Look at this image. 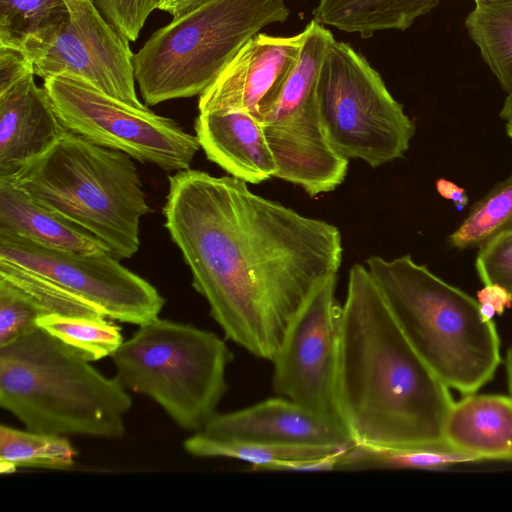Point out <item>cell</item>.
<instances>
[{
  "mask_svg": "<svg viewBox=\"0 0 512 512\" xmlns=\"http://www.w3.org/2000/svg\"><path fill=\"white\" fill-rule=\"evenodd\" d=\"M195 132L207 159L229 175L259 184L275 177L278 166L260 123L242 111L199 113Z\"/></svg>",
  "mask_w": 512,
  "mask_h": 512,
  "instance_id": "obj_16",
  "label": "cell"
},
{
  "mask_svg": "<svg viewBox=\"0 0 512 512\" xmlns=\"http://www.w3.org/2000/svg\"><path fill=\"white\" fill-rule=\"evenodd\" d=\"M184 450L194 457H225L251 464L253 471H273L282 463L324 457L346 449L273 445L256 442L220 441L199 432L186 438Z\"/></svg>",
  "mask_w": 512,
  "mask_h": 512,
  "instance_id": "obj_23",
  "label": "cell"
},
{
  "mask_svg": "<svg viewBox=\"0 0 512 512\" xmlns=\"http://www.w3.org/2000/svg\"><path fill=\"white\" fill-rule=\"evenodd\" d=\"M440 0H318L313 19L321 25L369 38L375 32L408 29Z\"/></svg>",
  "mask_w": 512,
  "mask_h": 512,
  "instance_id": "obj_19",
  "label": "cell"
},
{
  "mask_svg": "<svg viewBox=\"0 0 512 512\" xmlns=\"http://www.w3.org/2000/svg\"><path fill=\"white\" fill-rule=\"evenodd\" d=\"M64 0H0V45L20 49L23 42L61 25Z\"/></svg>",
  "mask_w": 512,
  "mask_h": 512,
  "instance_id": "obj_26",
  "label": "cell"
},
{
  "mask_svg": "<svg viewBox=\"0 0 512 512\" xmlns=\"http://www.w3.org/2000/svg\"><path fill=\"white\" fill-rule=\"evenodd\" d=\"M37 326L90 362L111 356L124 341L121 328L106 317L50 314L39 318Z\"/></svg>",
  "mask_w": 512,
  "mask_h": 512,
  "instance_id": "obj_24",
  "label": "cell"
},
{
  "mask_svg": "<svg viewBox=\"0 0 512 512\" xmlns=\"http://www.w3.org/2000/svg\"><path fill=\"white\" fill-rule=\"evenodd\" d=\"M0 278L25 292L41 309L50 314L83 317H105L95 308L65 292L51 282L0 259Z\"/></svg>",
  "mask_w": 512,
  "mask_h": 512,
  "instance_id": "obj_27",
  "label": "cell"
},
{
  "mask_svg": "<svg viewBox=\"0 0 512 512\" xmlns=\"http://www.w3.org/2000/svg\"><path fill=\"white\" fill-rule=\"evenodd\" d=\"M303 42L304 31L251 37L199 95V113L242 111L259 122L276 102Z\"/></svg>",
  "mask_w": 512,
  "mask_h": 512,
  "instance_id": "obj_13",
  "label": "cell"
},
{
  "mask_svg": "<svg viewBox=\"0 0 512 512\" xmlns=\"http://www.w3.org/2000/svg\"><path fill=\"white\" fill-rule=\"evenodd\" d=\"M69 131L166 172L190 168L201 148L196 135L173 119L131 106L74 78L50 77L43 85Z\"/></svg>",
  "mask_w": 512,
  "mask_h": 512,
  "instance_id": "obj_9",
  "label": "cell"
},
{
  "mask_svg": "<svg viewBox=\"0 0 512 512\" xmlns=\"http://www.w3.org/2000/svg\"><path fill=\"white\" fill-rule=\"evenodd\" d=\"M337 276L317 288L288 325L271 362L278 396L338 419L335 384L342 305L335 296Z\"/></svg>",
  "mask_w": 512,
  "mask_h": 512,
  "instance_id": "obj_12",
  "label": "cell"
},
{
  "mask_svg": "<svg viewBox=\"0 0 512 512\" xmlns=\"http://www.w3.org/2000/svg\"><path fill=\"white\" fill-rule=\"evenodd\" d=\"M450 388L418 354L366 266L355 264L342 304L335 404L355 444L445 442Z\"/></svg>",
  "mask_w": 512,
  "mask_h": 512,
  "instance_id": "obj_2",
  "label": "cell"
},
{
  "mask_svg": "<svg viewBox=\"0 0 512 512\" xmlns=\"http://www.w3.org/2000/svg\"><path fill=\"white\" fill-rule=\"evenodd\" d=\"M475 267L484 285L497 284L512 296V231L501 233L480 246Z\"/></svg>",
  "mask_w": 512,
  "mask_h": 512,
  "instance_id": "obj_29",
  "label": "cell"
},
{
  "mask_svg": "<svg viewBox=\"0 0 512 512\" xmlns=\"http://www.w3.org/2000/svg\"><path fill=\"white\" fill-rule=\"evenodd\" d=\"M77 451L65 436L0 426V472L19 468L67 470L74 466Z\"/></svg>",
  "mask_w": 512,
  "mask_h": 512,
  "instance_id": "obj_22",
  "label": "cell"
},
{
  "mask_svg": "<svg viewBox=\"0 0 512 512\" xmlns=\"http://www.w3.org/2000/svg\"><path fill=\"white\" fill-rule=\"evenodd\" d=\"M205 0H159L157 9L177 17Z\"/></svg>",
  "mask_w": 512,
  "mask_h": 512,
  "instance_id": "obj_33",
  "label": "cell"
},
{
  "mask_svg": "<svg viewBox=\"0 0 512 512\" xmlns=\"http://www.w3.org/2000/svg\"><path fill=\"white\" fill-rule=\"evenodd\" d=\"M199 432L220 441L348 449L355 445L340 420L326 417L284 398L216 413Z\"/></svg>",
  "mask_w": 512,
  "mask_h": 512,
  "instance_id": "obj_14",
  "label": "cell"
},
{
  "mask_svg": "<svg viewBox=\"0 0 512 512\" xmlns=\"http://www.w3.org/2000/svg\"><path fill=\"white\" fill-rule=\"evenodd\" d=\"M318 99L326 136L343 157L372 168L404 157L415 124L381 75L350 44L334 41L323 62Z\"/></svg>",
  "mask_w": 512,
  "mask_h": 512,
  "instance_id": "obj_8",
  "label": "cell"
},
{
  "mask_svg": "<svg viewBox=\"0 0 512 512\" xmlns=\"http://www.w3.org/2000/svg\"><path fill=\"white\" fill-rule=\"evenodd\" d=\"M508 231H512V174L473 205L448 241L460 250L479 248Z\"/></svg>",
  "mask_w": 512,
  "mask_h": 512,
  "instance_id": "obj_25",
  "label": "cell"
},
{
  "mask_svg": "<svg viewBox=\"0 0 512 512\" xmlns=\"http://www.w3.org/2000/svg\"><path fill=\"white\" fill-rule=\"evenodd\" d=\"M0 259L51 282L113 321L139 326L159 317L165 304L150 282L105 249L63 250L0 232Z\"/></svg>",
  "mask_w": 512,
  "mask_h": 512,
  "instance_id": "obj_10",
  "label": "cell"
},
{
  "mask_svg": "<svg viewBox=\"0 0 512 512\" xmlns=\"http://www.w3.org/2000/svg\"><path fill=\"white\" fill-rule=\"evenodd\" d=\"M0 405L30 431L117 439L132 397L37 326L0 347Z\"/></svg>",
  "mask_w": 512,
  "mask_h": 512,
  "instance_id": "obj_3",
  "label": "cell"
},
{
  "mask_svg": "<svg viewBox=\"0 0 512 512\" xmlns=\"http://www.w3.org/2000/svg\"><path fill=\"white\" fill-rule=\"evenodd\" d=\"M365 266L412 346L450 388L476 393L501 362L496 324L477 299L415 262L410 254Z\"/></svg>",
  "mask_w": 512,
  "mask_h": 512,
  "instance_id": "obj_4",
  "label": "cell"
},
{
  "mask_svg": "<svg viewBox=\"0 0 512 512\" xmlns=\"http://www.w3.org/2000/svg\"><path fill=\"white\" fill-rule=\"evenodd\" d=\"M506 133L509 138L512 140V121L506 123Z\"/></svg>",
  "mask_w": 512,
  "mask_h": 512,
  "instance_id": "obj_36",
  "label": "cell"
},
{
  "mask_svg": "<svg viewBox=\"0 0 512 512\" xmlns=\"http://www.w3.org/2000/svg\"><path fill=\"white\" fill-rule=\"evenodd\" d=\"M0 232L63 250H107L89 232L32 199L10 177H0Z\"/></svg>",
  "mask_w": 512,
  "mask_h": 512,
  "instance_id": "obj_18",
  "label": "cell"
},
{
  "mask_svg": "<svg viewBox=\"0 0 512 512\" xmlns=\"http://www.w3.org/2000/svg\"><path fill=\"white\" fill-rule=\"evenodd\" d=\"M110 357L127 390L150 398L192 432L217 413L233 360L214 332L159 317L139 325Z\"/></svg>",
  "mask_w": 512,
  "mask_h": 512,
  "instance_id": "obj_7",
  "label": "cell"
},
{
  "mask_svg": "<svg viewBox=\"0 0 512 512\" xmlns=\"http://www.w3.org/2000/svg\"><path fill=\"white\" fill-rule=\"evenodd\" d=\"M506 372H507L508 388L510 391V395L512 396V345L508 349L507 356H506Z\"/></svg>",
  "mask_w": 512,
  "mask_h": 512,
  "instance_id": "obj_35",
  "label": "cell"
},
{
  "mask_svg": "<svg viewBox=\"0 0 512 512\" xmlns=\"http://www.w3.org/2000/svg\"><path fill=\"white\" fill-rule=\"evenodd\" d=\"M32 199L89 232L118 260L137 253L151 212L129 155L65 131L10 177Z\"/></svg>",
  "mask_w": 512,
  "mask_h": 512,
  "instance_id": "obj_5",
  "label": "cell"
},
{
  "mask_svg": "<svg viewBox=\"0 0 512 512\" xmlns=\"http://www.w3.org/2000/svg\"><path fill=\"white\" fill-rule=\"evenodd\" d=\"M477 301L480 304L482 315L492 320L495 314L502 315L512 306V296L503 287L497 284H487L477 292Z\"/></svg>",
  "mask_w": 512,
  "mask_h": 512,
  "instance_id": "obj_31",
  "label": "cell"
},
{
  "mask_svg": "<svg viewBox=\"0 0 512 512\" xmlns=\"http://www.w3.org/2000/svg\"><path fill=\"white\" fill-rule=\"evenodd\" d=\"M159 0H95L108 22L127 40L133 42Z\"/></svg>",
  "mask_w": 512,
  "mask_h": 512,
  "instance_id": "obj_30",
  "label": "cell"
},
{
  "mask_svg": "<svg viewBox=\"0 0 512 512\" xmlns=\"http://www.w3.org/2000/svg\"><path fill=\"white\" fill-rule=\"evenodd\" d=\"M289 13L284 0H205L173 17L134 54L145 103L201 95L251 37Z\"/></svg>",
  "mask_w": 512,
  "mask_h": 512,
  "instance_id": "obj_6",
  "label": "cell"
},
{
  "mask_svg": "<svg viewBox=\"0 0 512 512\" xmlns=\"http://www.w3.org/2000/svg\"><path fill=\"white\" fill-rule=\"evenodd\" d=\"M500 117L507 122L512 121V95H508L500 112Z\"/></svg>",
  "mask_w": 512,
  "mask_h": 512,
  "instance_id": "obj_34",
  "label": "cell"
},
{
  "mask_svg": "<svg viewBox=\"0 0 512 512\" xmlns=\"http://www.w3.org/2000/svg\"><path fill=\"white\" fill-rule=\"evenodd\" d=\"M42 316L41 309L25 292L0 278V347L37 327Z\"/></svg>",
  "mask_w": 512,
  "mask_h": 512,
  "instance_id": "obj_28",
  "label": "cell"
},
{
  "mask_svg": "<svg viewBox=\"0 0 512 512\" xmlns=\"http://www.w3.org/2000/svg\"><path fill=\"white\" fill-rule=\"evenodd\" d=\"M444 440L475 461H512V396L467 394L452 404Z\"/></svg>",
  "mask_w": 512,
  "mask_h": 512,
  "instance_id": "obj_17",
  "label": "cell"
},
{
  "mask_svg": "<svg viewBox=\"0 0 512 512\" xmlns=\"http://www.w3.org/2000/svg\"><path fill=\"white\" fill-rule=\"evenodd\" d=\"M437 192L443 198L452 201L458 209L468 204L469 198L466 190L450 180L439 178L436 181Z\"/></svg>",
  "mask_w": 512,
  "mask_h": 512,
  "instance_id": "obj_32",
  "label": "cell"
},
{
  "mask_svg": "<svg viewBox=\"0 0 512 512\" xmlns=\"http://www.w3.org/2000/svg\"><path fill=\"white\" fill-rule=\"evenodd\" d=\"M470 462L476 461L446 442L404 447L355 444L341 453L334 471L439 469Z\"/></svg>",
  "mask_w": 512,
  "mask_h": 512,
  "instance_id": "obj_21",
  "label": "cell"
},
{
  "mask_svg": "<svg viewBox=\"0 0 512 512\" xmlns=\"http://www.w3.org/2000/svg\"><path fill=\"white\" fill-rule=\"evenodd\" d=\"M68 17L56 28L27 38L20 50L43 80H81L131 106L145 108L136 94L132 52L95 0H64Z\"/></svg>",
  "mask_w": 512,
  "mask_h": 512,
  "instance_id": "obj_11",
  "label": "cell"
},
{
  "mask_svg": "<svg viewBox=\"0 0 512 512\" xmlns=\"http://www.w3.org/2000/svg\"><path fill=\"white\" fill-rule=\"evenodd\" d=\"M481 1H491V0H474L475 3L481 2Z\"/></svg>",
  "mask_w": 512,
  "mask_h": 512,
  "instance_id": "obj_37",
  "label": "cell"
},
{
  "mask_svg": "<svg viewBox=\"0 0 512 512\" xmlns=\"http://www.w3.org/2000/svg\"><path fill=\"white\" fill-rule=\"evenodd\" d=\"M465 27L502 89L512 95V0L475 3Z\"/></svg>",
  "mask_w": 512,
  "mask_h": 512,
  "instance_id": "obj_20",
  "label": "cell"
},
{
  "mask_svg": "<svg viewBox=\"0 0 512 512\" xmlns=\"http://www.w3.org/2000/svg\"><path fill=\"white\" fill-rule=\"evenodd\" d=\"M164 227L226 338L271 361L308 298L337 276L339 228L255 194L231 175L168 177Z\"/></svg>",
  "mask_w": 512,
  "mask_h": 512,
  "instance_id": "obj_1",
  "label": "cell"
},
{
  "mask_svg": "<svg viewBox=\"0 0 512 512\" xmlns=\"http://www.w3.org/2000/svg\"><path fill=\"white\" fill-rule=\"evenodd\" d=\"M29 72L0 87V177H11L67 131Z\"/></svg>",
  "mask_w": 512,
  "mask_h": 512,
  "instance_id": "obj_15",
  "label": "cell"
}]
</instances>
